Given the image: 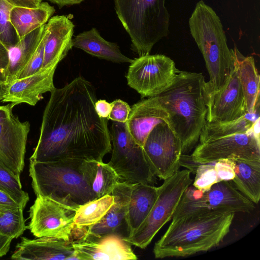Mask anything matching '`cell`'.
Masks as SVG:
<instances>
[{"instance_id": "obj_42", "label": "cell", "mask_w": 260, "mask_h": 260, "mask_svg": "<svg viewBox=\"0 0 260 260\" xmlns=\"http://www.w3.org/2000/svg\"><path fill=\"white\" fill-rule=\"evenodd\" d=\"M13 7L35 8L39 7L43 0H4Z\"/></svg>"}, {"instance_id": "obj_31", "label": "cell", "mask_w": 260, "mask_h": 260, "mask_svg": "<svg viewBox=\"0 0 260 260\" xmlns=\"http://www.w3.org/2000/svg\"><path fill=\"white\" fill-rule=\"evenodd\" d=\"M120 182V179L113 169L103 161H97L96 172L92 183V189L96 199L111 194Z\"/></svg>"}, {"instance_id": "obj_8", "label": "cell", "mask_w": 260, "mask_h": 260, "mask_svg": "<svg viewBox=\"0 0 260 260\" xmlns=\"http://www.w3.org/2000/svg\"><path fill=\"white\" fill-rule=\"evenodd\" d=\"M254 209V203L233 183L221 181L204 191L190 185L184 192L172 220L210 212L250 213Z\"/></svg>"}, {"instance_id": "obj_34", "label": "cell", "mask_w": 260, "mask_h": 260, "mask_svg": "<svg viewBox=\"0 0 260 260\" xmlns=\"http://www.w3.org/2000/svg\"><path fill=\"white\" fill-rule=\"evenodd\" d=\"M194 174L192 186L203 191L209 189L213 185L220 181L215 168L214 162L200 163Z\"/></svg>"}, {"instance_id": "obj_33", "label": "cell", "mask_w": 260, "mask_h": 260, "mask_svg": "<svg viewBox=\"0 0 260 260\" xmlns=\"http://www.w3.org/2000/svg\"><path fill=\"white\" fill-rule=\"evenodd\" d=\"M13 6L4 0H0V41L8 50L20 40L10 19V13Z\"/></svg>"}, {"instance_id": "obj_32", "label": "cell", "mask_w": 260, "mask_h": 260, "mask_svg": "<svg viewBox=\"0 0 260 260\" xmlns=\"http://www.w3.org/2000/svg\"><path fill=\"white\" fill-rule=\"evenodd\" d=\"M0 190L9 195L22 209L29 201L28 193L22 188L20 179L1 163Z\"/></svg>"}, {"instance_id": "obj_37", "label": "cell", "mask_w": 260, "mask_h": 260, "mask_svg": "<svg viewBox=\"0 0 260 260\" xmlns=\"http://www.w3.org/2000/svg\"><path fill=\"white\" fill-rule=\"evenodd\" d=\"M214 166L220 181H231L234 179V162L232 159L218 160L214 162Z\"/></svg>"}, {"instance_id": "obj_1", "label": "cell", "mask_w": 260, "mask_h": 260, "mask_svg": "<svg viewBox=\"0 0 260 260\" xmlns=\"http://www.w3.org/2000/svg\"><path fill=\"white\" fill-rule=\"evenodd\" d=\"M38 142L29 160L102 161L112 150L108 119L99 116L94 86L80 76L50 92Z\"/></svg>"}, {"instance_id": "obj_12", "label": "cell", "mask_w": 260, "mask_h": 260, "mask_svg": "<svg viewBox=\"0 0 260 260\" xmlns=\"http://www.w3.org/2000/svg\"><path fill=\"white\" fill-rule=\"evenodd\" d=\"M143 149L155 176L164 180L179 170L181 142L168 123H160L153 127Z\"/></svg>"}, {"instance_id": "obj_20", "label": "cell", "mask_w": 260, "mask_h": 260, "mask_svg": "<svg viewBox=\"0 0 260 260\" xmlns=\"http://www.w3.org/2000/svg\"><path fill=\"white\" fill-rule=\"evenodd\" d=\"M55 71L44 70L18 79L8 85L1 101L10 102L15 105L25 103L35 106L43 99L42 94L51 92L54 88L53 77Z\"/></svg>"}, {"instance_id": "obj_10", "label": "cell", "mask_w": 260, "mask_h": 260, "mask_svg": "<svg viewBox=\"0 0 260 260\" xmlns=\"http://www.w3.org/2000/svg\"><path fill=\"white\" fill-rule=\"evenodd\" d=\"M179 72L170 57L149 54L133 59L126 77L128 85L142 98H150L158 95L170 86Z\"/></svg>"}, {"instance_id": "obj_11", "label": "cell", "mask_w": 260, "mask_h": 260, "mask_svg": "<svg viewBox=\"0 0 260 260\" xmlns=\"http://www.w3.org/2000/svg\"><path fill=\"white\" fill-rule=\"evenodd\" d=\"M77 209L47 197L37 196L29 209L28 228L37 238L52 237L71 241Z\"/></svg>"}, {"instance_id": "obj_44", "label": "cell", "mask_w": 260, "mask_h": 260, "mask_svg": "<svg viewBox=\"0 0 260 260\" xmlns=\"http://www.w3.org/2000/svg\"><path fill=\"white\" fill-rule=\"evenodd\" d=\"M8 84L4 83H0V100L3 98V96L6 91Z\"/></svg>"}, {"instance_id": "obj_45", "label": "cell", "mask_w": 260, "mask_h": 260, "mask_svg": "<svg viewBox=\"0 0 260 260\" xmlns=\"http://www.w3.org/2000/svg\"><path fill=\"white\" fill-rule=\"evenodd\" d=\"M3 212H1L0 211V216L1 215L2 213H3Z\"/></svg>"}, {"instance_id": "obj_43", "label": "cell", "mask_w": 260, "mask_h": 260, "mask_svg": "<svg viewBox=\"0 0 260 260\" xmlns=\"http://www.w3.org/2000/svg\"><path fill=\"white\" fill-rule=\"evenodd\" d=\"M56 4L60 9L64 6H70L81 3L85 0H48Z\"/></svg>"}, {"instance_id": "obj_19", "label": "cell", "mask_w": 260, "mask_h": 260, "mask_svg": "<svg viewBox=\"0 0 260 260\" xmlns=\"http://www.w3.org/2000/svg\"><path fill=\"white\" fill-rule=\"evenodd\" d=\"M126 122L129 133L143 147L153 127L160 123L169 124V114L157 96L148 98L132 106Z\"/></svg>"}, {"instance_id": "obj_3", "label": "cell", "mask_w": 260, "mask_h": 260, "mask_svg": "<svg viewBox=\"0 0 260 260\" xmlns=\"http://www.w3.org/2000/svg\"><path fill=\"white\" fill-rule=\"evenodd\" d=\"M205 82L201 73L179 71L172 84L156 95L181 141L182 154H188L196 147L206 121Z\"/></svg>"}, {"instance_id": "obj_4", "label": "cell", "mask_w": 260, "mask_h": 260, "mask_svg": "<svg viewBox=\"0 0 260 260\" xmlns=\"http://www.w3.org/2000/svg\"><path fill=\"white\" fill-rule=\"evenodd\" d=\"M234 216L233 212H210L172 220L154 246L155 258L185 257L209 250L229 233Z\"/></svg>"}, {"instance_id": "obj_30", "label": "cell", "mask_w": 260, "mask_h": 260, "mask_svg": "<svg viewBox=\"0 0 260 260\" xmlns=\"http://www.w3.org/2000/svg\"><path fill=\"white\" fill-rule=\"evenodd\" d=\"M114 197L108 194L80 206L76 211L74 224L77 228H84L98 222L114 204Z\"/></svg>"}, {"instance_id": "obj_22", "label": "cell", "mask_w": 260, "mask_h": 260, "mask_svg": "<svg viewBox=\"0 0 260 260\" xmlns=\"http://www.w3.org/2000/svg\"><path fill=\"white\" fill-rule=\"evenodd\" d=\"M129 183L123 181L117 184L111 193L114 197V204L98 222L86 228V233L98 237L115 234L122 224L125 223Z\"/></svg>"}, {"instance_id": "obj_2", "label": "cell", "mask_w": 260, "mask_h": 260, "mask_svg": "<svg viewBox=\"0 0 260 260\" xmlns=\"http://www.w3.org/2000/svg\"><path fill=\"white\" fill-rule=\"evenodd\" d=\"M96 161L78 159L30 161L29 176L37 196L47 197L75 209L96 199L92 189Z\"/></svg>"}, {"instance_id": "obj_9", "label": "cell", "mask_w": 260, "mask_h": 260, "mask_svg": "<svg viewBox=\"0 0 260 260\" xmlns=\"http://www.w3.org/2000/svg\"><path fill=\"white\" fill-rule=\"evenodd\" d=\"M112 143V156L108 163L120 180L129 183L151 184L155 175L143 147L134 139L126 122L113 121L109 129Z\"/></svg>"}, {"instance_id": "obj_40", "label": "cell", "mask_w": 260, "mask_h": 260, "mask_svg": "<svg viewBox=\"0 0 260 260\" xmlns=\"http://www.w3.org/2000/svg\"><path fill=\"white\" fill-rule=\"evenodd\" d=\"M94 106L99 116L108 119L112 108L111 103L105 100H100L96 101Z\"/></svg>"}, {"instance_id": "obj_6", "label": "cell", "mask_w": 260, "mask_h": 260, "mask_svg": "<svg viewBox=\"0 0 260 260\" xmlns=\"http://www.w3.org/2000/svg\"><path fill=\"white\" fill-rule=\"evenodd\" d=\"M117 16L141 56L169 33L170 15L165 0H114Z\"/></svg>"}, {"instance_id": "obj_17", "label": "cell", "mask_w": 260, "mask_h": 260, "mask_svg": "<svg viewBox=\"0 0 260 260\" xmlns=\"http://www.w3.org/2000/svg\"><path fill=\"white\" fill-rule=\"evenodd\" d=\"M75 25L66 15H56L45 24L46 40L41 71H55L72 48Z\"/></svg>"}, {"instance_id": "obj_13", "label": "cell", "mask_w": 260, "mask_h": 260, "mask_svg": "<svg viewBox=\"0 0 260 260\" xmlns=\"http://www.w3.org/2000/svg\"><path fill=\"white\" fill-rule=\"evenodd\" d=\"M15 106L11 103L0 106V163L20 179L30 124L14 115Z\"/></svg>"}, {"instance_id": "obj_16", "label": "cell", "mask_w": 260, "mask_h": 260, "mask_svg": "<svg viewBox=\"0 0 260 260\" xmlns=\"http://www.w3.org/2000/svg\"><path fill=\"white\" fill-rule=\"evenodd\" d=\"M204 95L209 122H229L247 113L242 87L234 69L222 88Z\"/></svg>"}, {"instance_id": "obj_38", "label": "cell", "mask_w": 260, "mask_h": 260, "mask_svg": "<svg viewBox=\"0 0 260 260\" xmlns=\"http://www.w3.org/2000/svg\"><path fill=\"white\" fill-rule=\"evenodd\" d=\"M9 61L8 50L0 41V83H6Z\"/></svg>"}, {"instance_id": "obj_15", "label": "cell", "mask_w": 260, "mask_h": 260, "mask_svg": "<svg viewBox=\"0 0 260 260\" xmlns=\"http://www.w3.org/2000/svg\"><path fill=\"white\" fill-rule=\"evenodd\" d=\"M81 228L71 240L79 260L137 259L130 244L116 234L98 237Z\"/></svg>"}, {"instance_id": "obj_26", "label": "cell", "mask_w": 260, "mask_h": 260, "mask_svg": "<svg viewBox=\"0 0 260 260\" xmlns=\"http://www.w3.org/2000/svg\"><path fill=\"white\" fill-rule=\"evenodd\" d=\"M55 11L54 7L47 2H42L35 8L13 7L10 11V19L20 40L45 24Z\"/></svg>"}, {"instance_id": "obj_36", "label": "cell", "mask_w": 260, "mask_h": 260, "mask_svg": "<svg viewBox=\"0 0 260 260\" xmlns=\"http://www.w3.org/2000/svg\"><path fill=\"white\" fill-rule=\"evenodd\" d=\"M112 108L108 119L113 121L126 122L131 110L128 104L120 99L111 103Z\"/></svg>"}, {"instance_id": "obj_14", "label": "cell", "mask_w": 260, "mask_h": 260, "mask_svg": "<svg viewBox=\"0 0 260 260\" xmlns=\"http://www.w3.org/2000/svg\"><path fill=\"white\" fill-rule=\"evenodd\" d=\"M200 164L223 159H260V139L252 128L245 133L221 137L199 144L191 154Z\"/></svg>"}, {"instance_id": "obj_23", "label": "cell", "mask_w": 260, "mask_h": 260, "mask_svg": "<svg viewBox=\"0 0 260 260\" xmlns=\"http://www.w3.org/2000/svg\"><path fill=\"white\" fill-rule=\"evenodd\" d=\"M234 70L242 85L247 113L259 104V75L253 56L243 55L236 46L232 49Z\"/></svg>"}, {"instance_id": "obj_28", "label": "cell", "mask_w": 260, "mask_h": 260, "mask_svg": "<svg viewBox=\"0 0 260 260\" xmlns=\"http://www.w3.org/2000/svg\"><path fill=\"white\" fill-rule=\"evenodd\" d=\"M259 118V104L254 111L247 113L235 120L226 122H206L201 132L199 144L207 141L236 134L249 132L256 120Z\"/></svg>"}, {"instance_id": "obj_41", "label": "cell", "mask_w": 260, "mask_h": 260, "mask_svg": "<svg viewBox=\"0 0 260 260\" xmlns=\"http://www.w3.org/2000/svg\"><path fill=\"white\" fill-rule=\"evenodd\" d=\"M179 165L187 168L191 173L194 174L200 163L195 161L191 155L182 154L179 158Z\"/></svg>"}, {"instance_id": "obj_29", "label": "cell", "mask_w": 260, "mask_h": 260, "mask_svg": "<svg viewBox=\"0 0 260 260\" xmlns=\"http://www.w3.org/2000/svg\"><path fill=\"white\" fill-rule=\"evenodd\" d=\"M23 210L20 208L4 211L0 216V257L8 253L12 240L21 236L28 228Z\"/></svg>"}, {"instance_id": "obj_7", "label": "cell", "mask_w": 260, "mask_h": 260, "mask_svg": "<svg viewBox=\"0 0 260 260\" xmlns=\"http://www.w3.org/2000/svg\"><path fill=\"white\" fill-rule=\"evenodd\" d=\"M190 174L187 169L179 170L165 179L145 219L131 235L123 239L141 249L146 248L161 228L172 219L184 192L192 183Z\"/></svg>"}, {"instance_id": "obj_18", "label": "cell", "mask_w": 260, "mask_h": 260, "mask_svg": "<svg viewBox=\"0 0 260 260\" xmlns=\"http://www.w3.org/2000/svg\"><path fill=\"white\" fill-rule=\"evenodd\" d=\"M11 258L18 260L78 259L71 241L52 237H21Z\"/></svg>"}, {"instance_id": "obj_24", "label": "cell", "mask_w": 260, "mask_h": 260, "mask_svg": "<svg viewBox=\"0 0 260 260\" xmlns=\"http://www.w3.org/2000/svg\"><path fill=\"white\" fill-rule=\"evenodd\" d=\"M73 46L92 56L116 63H131L133 59L123 54L117 44L105 40L95 28L83 31L72 39Z\"/></svg>"}, {"instance_id": "obj_35", "label": "cell", "mask_w": 260, "mask_h": 260, "mask_svg": "<svg viewBox=\"0 0 260 260\" xmlns=\"http://www.w3.org/2000/svg\"><path fill=\"white\" fill-rule=\"evenodd\" d=\"M45 40L46 32L45 27L42 38L36 51L28 63L17 75L16 80L26 77L41 71L44 60V51Z\"/></svg>"}, {"instance_id": "obj_27", "label": "cell", "mask_w": 260, "mask_h": 260, "mask_svg": "<svg viewBox=\"0 0 260 260\" xmlns=\"http://www.w3.org/2000/svg\"><path fill=\"white\" fill-rule=\"evenodd\" d=\"M45 27V24L32 31L8 49L9 61L6 84L9 85L16 80L28 63L41 41Z\"/></svg>"}, {"instance_id": "obj_39", "label": "cell", "mask_w": 260, "mask_h": 260, "mask_svg": "<svg viewBox=\"0 0 260 260\" xmlns=\"http://www.w3.org/2000/svg\"><path fill=\"white\" fill-rule=\"evenodd\" d=\"M20 208H22L9 195L0 190V211L15 210Z\"/></svg>"}, {"instance_id": "obj_5", "label": "cell", "mask_w": 260, "mask_h": 260, "mask_svg": "<svg viewBox=\"0 0 260 260\" xmlns=\"http://www.w3.org/2000/svg\"><path fill=\"white\" fill-rule=\"evenodd\" d=\"M188 23L209 75V81L205 83L204 93L218 91L226 85L234 69L232 49L228 47L221 20L215 11L201 0Z\"/></svg>"}, {"instance_id": "obj_21", "label": "cell", "mask_w": 260, "mask_h": 260, "mask_svg": "<svg viewBox=\"0 0 260 260\" xmlns=\"http://www.w3.org/2000/svg\"><path fill=\"white\" fill-rule=\"evenodd\" d=\"M158 193V187L145 183H130L125 218L128 235L136 231L145 219Z\"/></svg>"}, {"instance_id": "obj_25", "label": "cell", "mask_w": 260, "mask_h": 260, "mask_svg": "<svg viewBox=\"0 0 260 260\" xmlns=\"http://www.w3.org/2000/svg\"><path fill=\"white\" fill-rule=\"evenodd\" d=\"M236 188L254 204L260 199V159H232Z\"/></svg>"}]
</instances>
